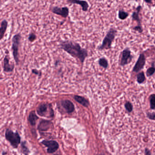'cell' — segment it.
<instances>
[{
    "mask_svg": "<svg viewBox=\"0 0 155 155\" xmlns=\"http://www.w3.org/2000/svg\"><path fill=\"white\" fill-rule=\"evenodd\" d=\"M74 98L77 102L81 104V105L85 107H87L89 105V102L85 98L83 97L80 96L75 95L74 96Z\"/></svg>",
    "mask_w": 155,
    "mask_h": 155,
    "instance_id": "ac0fdd59",
    "label": "cell"
},
{
    "mask_svg": "<svg viewBox=\"0 0 155 155\" xmlns=\"http://www.w3.org/2000/svg\"><path fill=\"white\" fill-rule=\"evenodd\" d=\"M129 14L123 9L119 10L118 12V17L120 20H125L129 16Z\"/></svg>",
    "mask_w": 155,
    "mask_h": 155,
    "instance_id": "44dd1931",
    "label": "cell"
},
{
    "mask_svg": "<svg viewBox=\"0 0 155 155\" xmlns=\"http://www.w3.org/2000/svg\"><path fill=\"white\" fill-rule=\"evenodd\" d=\"M145 155H153L152 154L151 151L147 148H146L145 149Z\"/></svg>",
    "mask_w": 155,
    "mask_h": 155,
    "instance_id": "f1b7e54d",
    "label": "cell"
},
{
    "mask_svg": "<svg viewBox=\"0 0 155 155\" xmlns=\"http://www.w3.org/2000/svg\"><path fill=\"white\" fill-rule=\"evenodd\" d=\"M99 64L100 66H102L105 69H106L108 66V62H107V60L104 58L99 59Z\"/></svg>",
    "mask_w": 155,
    "mask_h": 155,
    "instance_id": "cb8c5ba5",
    "label": "cell"
},
{
    "mask_svg": "<svg viewBox=\"0 0 155 155\" xmlns=\"http://www.w3.org/2000/svg\"><path fill=\"white\" fill-rule=\"evenodd\" d=\"M117 32V31L114 28H110L104 38L102 45L101 46H99L98 49L103 50L104 49L107 50L110 49L112 43L114 40Z\"/></svg>",
    "mask_w": 155,
    "mask_h": 155,
    "instance_id": "277c9868",
    "label": "cell"
},
{
    "mask_svg": "<svg viewBox=\"0 0 155 155\" xmlns=\"http://www.w3.org/2000/svg\"><path fill=\"white\" fill-rule=\"evenodd\" d=\"M146 115L147 118L150 120L155 121V112H147Z\"/></svg>",
    "mask_w": 155,
    "mask_h": 155,
    "instance_id": "d4e9b609",
    "label": "cell"
},
{
    "mask_svg": "<svg viewBox=\"0 0 155 155\" xmlns=\"http://www.w3.org/2000/svg\"><path fill=\"white\" fill-rule=\"evenodd\" d=\"M52 109V108L51 104L43 103L39 105L36 109V112L38 115L40 116L46 117L48 114L47 113H48V110H50Z\"/></svg>",
    "mask_w": 155,
    "mask_h": 155,
    "instance_id": "9c48e42d",
    "label": "cell"
},
{
    "mask_svg": "<svg viewBox=\"0 0 155 155\" xmlns=\"http://www.w3.org/2000/svg\"><path fill=\"white\" fill-rule=\"evenodd\" d=\"M134 56L129 48H126L122 52L120 60V65L124 66L130 64L133 61Z\"/></svg>",
    "mask_w": 155,
    "mask_h": 155,
    "instance_id": "5b68a950",
    "label": "cell"
},
{
    "mask_svg": "<svg viewBox=\"0 0 155 155\" xmlns=\"http://www.w3.org/2000/svg\"><path fill=\"white\" fill-rule=\"evenodd\" d=\"M136 80L139 84H142L145 83L147 78L144 71H141L137 74L136 75Z\"/></svg>",
    "mask_w": 155,
    "mask_h": 155,
    "instance_id": "e0dca14e",
    "label": "cell"
},
{
    "mask_svg": "<svg viewBox=\"0 0 155 155\" xmlns=\"http://www.w3.org/2000/svg\"><path fill=\"white\" fill-rule=\"evenodd\" d=\"M150 109L152 110H155V94H152L149 95L148 97Z\"/></svg>",
    "mask_w": 155,
    "mask_h": 155,
    "instance_id": "7402d4cb",
    "label": "cell"
},
{
    "mask_svg": "<svg viewBox=\"0 0 155 155\" xmlns=\"http://www.w3.org/2000/svg\"><path fill=\"white\" fill-rule=\"evenodd\" d=\"M133 30L137 32L140 34L143 33V26H139V25H136L134 26L133 28Z\"/></svg>",
    "mask_w": 155,
    "mask_h": 155,
    "instance_id": "484cf974",
    "label": "cell"
},
{
    "mask_svg": "<svg viewBox=\"0 0 155 155\" xmlns=\"http://www.w3.org/2000/svg\"><path fill=\"white\" fill-rule=\"evenodd\" d=\"M5 137L14 149H17L21 142V138L18 131L13 132L10 128H6L5 133Z\"/></svg>",
    "mask_w": 155,
    "mask_h": 155,
    "instance_id": "7a4b0ae2",
    "label": "cell"
},
{
    "mask_svg": "<svg viewBox=\"0 0 155 155\" xmlns=\"http://www.w3.org/2000/svg\"><path fill=\"white\" fill-rule=\"evenodd\" d=\"M61 48L71 56L78 58L82 63L84 62L87 56V52L85 49L81 48L77 43L72 41H64L61 44Z\"/></svg>",
    "mask_w": 155,
    "mask_h": 155,
    "instance_id": "6da1fadb",
    "label": "cell"
},
{
    "mask_svg": "<svg viewBox=\"0 0 155 155\" xmlns=\"http://www.w3.org/2000/svg\"><path fill=\"white\" fill-rule=\"evenodd\" d=\"M61 104L68 114H71L74 111V106L71 101L64 100L61 101Z\"/></svg>",
    "mask_w": 155,
    "mask_h": 155,
    "instance_id": "5bb4252c",
    "label": "cell"
},
{
    "mask_svg": "<svg viewBox=\"0 0 155 155\" xmlns=\"http://www.w3.org/2000/svg\"><path fill=\"white\" fill-rule=\"evenodd\" d=\"M41 143L47 147V152L49 154L56 152L60 147L58 142L54 140H43Z\"/></svg>",
    "mask_w": 155,
    "mask_h": 155,
    "instance_id": "52a82bcc",
    "label": "cell"
},
{
    "mask_svg": "<svg viewBox=\"0 0 155 155\" xmlns=\"http://www.w3.org/2000/svg\"></svg>",
    "mask_w": 155,
    "mask_h": 155,
    "instance_id": "1f68e13d",
    "label": "cell"
},
{
    "mask_svg": "<svg viewBox=\"0 0 155 155\" xmlns=\"http://www.w3.org/2000/svg\"><path fill=\"white\" fill-rule=\"evenodd\" d=\"M21 35V34L15 35L12 38V51L14 60L16 65H18L20 62V49Z\"/></svg>",
    "mask_w": 155,
    "mask_h": 155,
    "instance_id": "3957f363",
    "label": "cell"
},
{
    "mask_svg": "<svg viewBox=\"0 0 155 155\" xmlns=\"http://www.w3.org/2000/svg\"><path fill=\"white\" fill-rule=\"evenodd\" d=\"M6 154H7L6 152H3L2 153V155H6Z\"/></svg>",
    "mask_w": 155,
    "mask_h": 155,
    "instance_id": "4dcf8cb0",
    "label": "cell"
},
{
    "mask_svg": "<svg viewBox=\"0 0 155 155\" xmlns=\"http://www.w3.org/2000/svg\"><path fill=\"white\" fill-rule=\"evenodd\" d=\"M28 40L31 42L34 41L36 39V35L34 33H31L28 36Z\"/></svg>",
    "mask_w": 155,
    "mask_h": 155,
    "instance_id": "4316f807",
    "label": "cell"
},
{
    "mask_svg": "<svg viewBox=\"0 0 155 155\" xmlns=\"http://www.w3.org/2000/svg\"><path fill=\"white\" fill-rule=\"evenodd\" d=\"M146 63V57L144 53H141L134 65L132 71L134 73L137 74L143 70Z\"/></svg>",
    "mask_w": 155,
    "mask_h": 155,
    "instance_id": "8992f818",
    "label": "cell"
},
{
    "mask_svg": "<svg viewBox=\"0 0 155 155\" xmlns=\"http://www.w3.org/2000/svg\"><path fill=\"white\" fill-rule=\"evenodd\" d=\"M155 73V62L152 63V66L148 68L146 72V75L147 77H150L153 76Z\"/></svg>",
    "mask_w": 155,
    "mask_h": 155,
    "instance_id": "ffe728a7",
    "label": "cell"
},
{
    "mask_svg": "<svg viewBox=\"0 0 155 155\" xmlns=\"http://www.w3.org/2000/svg\"><path fill=\"white\" fill-rule=\"evenodd\" d=\"M15 69L14 64H10V59L8 55L5 56L3 61V70L5 73H12L14 71Z\"/></svg>",
    "mask_w": 155,
    "mask_h": 155,
    "instance_id": "30bf717a",
    "label": "cell"
},
{
    "mask_svg": "<svg viewBox=\"0 0 155 155\" xmlns=\"http://www.w3.org/2000/svg\"><path fill=\"white\" fill-rule=\"evenodd\" d=\"M8 22L6 20L2 21L0 26V41L3 39L5 34L8 28Z\"/></svg>",
    "mask_w": 155,
    "mask_h": 155,
    "instance_id": "2e32d148",
    "label": "cell"
},
{
    "mask_svg": "<svg viewBox=\"0 0 155 155\" xmlns=\"http://www.w3.org/2000/svg\"><path fill=\"white\" fill-rule=\"evenodd\" d=\"M143 9L142 5H138L136 8L135 11H134L132 14V20L134 21H136L137 25L143 26L142 23V19L140 17V13Z\"/></svg>",
    "mask_w": 155,
    "mask_h": 155,
    "instance_id": "8fae6325",
    "label": "cell"
},
{
    "mask_svg": "<svg viewBox=\"0 0 155 155\" xmlns=\"http://www.w3.org/2000/svg\"><path fill=\"white\" fill-rule=\"evenodd\" d=\"M67 2L70 4H77L82 7L83 12H87L88 11L89 5L87 1L84 0H67Z\"/></svg>",
    "mask_w": 155,
    "mask_h": 155,
    "instance_id": "7c38bea8",
    "label": "cell"
},
{
    "mask_svg": "<svg viewBox=\"0 0 155 155\" xmlns=\"http://www.w3.org/2000/svg\"><path fill=\"white\" fill-rule=\"evenodd\" d=\"M51 12L53 13L60 15L63 18H66L69 16L70 13L69 8L67 6L60 7L59 6H53L51 8Z\"/></svg>",
    "mask_w": 155,
    "mask_h": 155,
    "instance_id": "ba28073f",
    "label": "cell"
},
{
    "mask_svg": "<svg viewBox=\"0 0 155 155\" xmlns=\"http://www.w3.org/2000/svg\"><path fill=\"white\" fill-rule=\"evenodd\" d=\"M21 152L22 153L25 155H29V153H30L31 152L27 146V142L26 141H23L21 142Z\"/></svg>",
    "mask_w": 155,
    "mask_h": 155,
    "instance_id": "d6986e66",
    "label": "cell"
},
{
    "mask_svg": "<svg viewBox=\"0 0 155 155\" xmlns=\"http://www.w3.org/2000/svg\"><path fill=\"white\" fill-rule=\"evenodd\" d=\"M32 73L36 74V75H39V76H41V72L39 71L36 70V69H33L32 70Z\"/></svg>",
    "mask_w": 155,
    "mask_h": 155,
    "instance_id": "83f0119b",
    "label": "cell"
},
{
    "mask_svg": "<svg viewBox=\"0 0 155 155\" xmlns=\"http://www.w3.org/2000/svg\"><path fill=\"white\" fill-rule=\"evenodd\" d=\"M39 119V117L35 113V111H32L30 112L28 116V122L30 123L31 126H35L36 124V121Z\"/></svg>",
    "mask_w": 155,
    "mask_h": 155,
    "instance_id": "9a60e30c",
    "label": "cell"
},
{
    "mask_svg": "<svg viewBox=\"0 0 155 155\" xmlns=\"http://www.w3.org/2000/svg\"><path fill=\"white\" fill-rule=\"evenodd\" d=\"M52 125V123L51 121L42 120L40 121L37 127V129L40 132H45L48 131Z\"/></svg>",
    "mask_w": 155,
    "mask_h": 155,
    "instance_id": "4fadbf2b",
    "label": "cell"
},
{
    "mask_svg": "<svg viewBox=\"0 0 155 155\" xmlns=\"http://www.w3.org/2000/svg\"><path fill=\"white\" fill-rule=\"evenodd\" d=\"M124 107L128 113H131L134 110V106L130 101H127L124 104Z\"/></svg>",
    "mask_w": 155,
    "mask_h": 155,
    "instance_id": "603a6c76",
    "label": "cell"
},
{
    "mask_svg": "<svg viewBox=\"0 0 155 155\" xmlns=\"http://www.w3.org/2000/svg\"></svg>",
    "mask_w": 155,
    "mask_h": 155,
    "instance_id": "d6a6232c",
    "label": "cell"
},
{
    "mask_svg": "<svg viewBox=\"0 0 155 155\" xmlns=\"http://www.w3.org/2000/svg\"><path fill=\"white\" fill-rule=\"evenodd\" d=\"M143 1L146 3L150 4H152L153 3V0H143Z\"/></svg>",
    "mask_w": 155,
    "mask_h": 155,
    "instance_id": "f546056e",
    "label": "cell"
}]
</instances>
